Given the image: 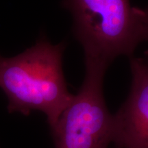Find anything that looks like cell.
Masks as SVG:
<instances>
[{
	"label": "cell",
	"mask_w": 148,
	"mask_h": 148,
	"mask_svg": "<svg viewBox=\"0 0 148 148\" xmlns=\"http://www.w3.org/2000/svg\"><path fill=\"white\" fill-rule=\"evenodd\" d=\"M62 6L73 16V33L85 60L108 66L148 40V8L132 6L130 0H63Z\"/></svg>",
	"instance_id": "cell-2"
},
{
	"label": "cell",
	"mask_w": 148,
	"mask_h": 148,
	"mask_svg": "<svg viewBox=\"0 0 148 148\" xmlns=\"http://www.w3.org/2000/svg\"><path fill=\"white\" fill-rule=\"evenodd\" d=\"M65 43L52 45L41 36L32 47L12 57L0 55V88L8 97L10 113L29 115L38 110L51 128L73 95L62 69Z\"/></svg>",
	"instance_id": "cell-1"
},
{
	"label": "cell",
	"mask_w": 148,
	"mask_h": 148,
	"mask_svg": "<svg viewBox=\"0 0 148 148\" xmlns=\"http://www.w3.org/2000/svg\"><path fill=\"white\" fill-rule=\"evenodd\" d=\"M85 66L82 86L51 128L56 148H108L112 142L113 114L103 92L108 66L88 60Z\"/></svg>",
	"instance_id": "cell-3"
},
{
	"label": "cell",
	"mask_w": 148,
	"mask_h": 148,
	"mask_svg": "<svg viewBox=\"0 0 148 148\" xmlns=\"http://www.w3.org/2000/svg\"><path fill=\"white\" fill-rule=\"evenodd\" d=\"M129 95L113 114L112 142L119 148H148V64L130 57Z\"/></svg>",
	"instance_id": "cell-4"
}]
</instances>
